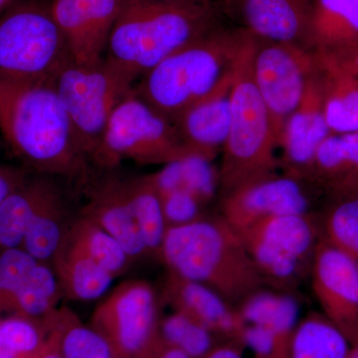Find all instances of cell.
<instances>
[{"label": "cell", "instance_id": "cell-1", "mask_svg": "<svg viewBox=\"0 0 358 358\" xmlns=\"http://www.w3.org/2000/svg\"><path fill=\"white\" fill-rule=\"evenodd\" d=\"M254 37L245 27L220 26L145 73L134 91L174 124L234 73Z\"/></svg>", "mask_w": 358, "mask_h": 358}, {"label": "cell", "instance_id": "cell-2", "mask_svg": "<svg viewBox=\"0 0 358 358\" xmlns=\"http://www.w3.org/2000/svg\"><path fill=\"white\" fill-rule=\"evenodd\" d=\"M222 25L217 6L124 0L105 58L136 80Z\"/></svg>", "mask_w": 358, "mask_h": 358}, {"label": "cell", "instance_id": "cell-3", "mask_svg": "<svg viewBox=\"0 0 358 358\" xmlns=\"http://www.w3.org/2000/svg\"><path fill=\"white\" fill-rule=\"evenodd\" d=\"M160 254L174 274L205 285L233 306L266 288L239 233L222 216L167 228Z\"/></svg>", "mask_w": 358, "mask_h": 358}, {"label": "cell", "instance_id": "cell-4", "mask_svg": "<svg viewBox=\"0 0 358 358\" xmlns=\"http://www.w3.org/2000/svg\"><path fill=\"white\" fill-rule=\"evenodd\" d=\"M0 131L16 154L49 173H74L86 155L52 81L0 79Z\"/></svg>", "mask_w": 358, "mask_h": 358}, {"label": "cell", "instance_id": "cell-5", "mask_svg": "<svg viewBox=\"0 0 358 358\" xmlns=\"http://www.w3.org/2000/svg\"><path fill=\"white\" fill-rule=\"evenodd\" d=\"M256 37L238 61L233 77L229 133L219 171L221 197L252 181L277 173L280 160L270 117L253 76Z\"/></svg>", "mask_w": 358, "mask_h": 358}, {"label": "cell", "instance_id": "cell-6", "mask_svg": "<svg viewBox=\"0 0 358 358\" xmlns=\"http://www.w3.org/2000/svg\"><path fill=\"white\" fill-rule=\"evenodd\" d=\"M237 231L266 287L292 294L310 273L322 238L313 212L273 216Z\"/></svg>", "mask_w": 358, "mask_h": 358}, {"label": "cell", "instance_id": "cell-7", "mask_svg": "<svg viewBox=\"0 0 358 358\" xmlns=\"http://www.w3.org/2000/svg\"><path fill=\"white\" fill-rule=\"evenodd\" d=\"M136 80L103 59L94 65L69 60L52 84L85 155H95L110 115Z\"/></svg>", "mask_w": 358, "mask_h": 358}, {"label": "cell", "instance_id": "cell-8", "mask_svg": "<svg viewBox=\"0 0 358 358\" xmlns=\"http://www.w3.org/2000/svg\"><path fill=\"white\" fill-rule=\"evenodd\" d=\"M69 59L50 8L16 6L0 17V79L21 83L52 81Z\"/></svg>", "mask_w": 358, "mask_h": 358}, {"label": "cell", "instance_id": "cell-9", "mask_svg": "<svg viewBox=\"0 0 358 358\" xmlns=\"http://www.w3.org/2000/svg\"><path fill=\"white\" fill-rule=\"evenodd\" d=\"M192 155L197 154L186 145L176 124L134 88L110 115L94 157L107 164L126 159L164 166Z\"/></svg>", "mask_w": 358, "mask_h": 358}, {"label": "cell", "instance_id": "cell-10", "mask_svg": "<svg viewBox=\"0 0 358 358\" xmlns=\"http://www.w3.org/2000/svg\"><path fill=\"white\" fill-rule=\"evenodd\" d=\"M317 66L315 52L300 45L256 37L253 76L279 147L285 124L299 107Z\"/></svg>", "mask_w": 358, "mask_h": 358}, {"label": "cell", "instance_id": "cell-11", "mask_svg": "<svg viewBox=\"0 0 358 358\" xmlns=\"http://www.w3.org/2000/svg\"><path fill=\"white\" fill-rule=\"evenodd\" d=\"M91 327L108 341L115 358H134L159 334L154 289L143 281L122 282L94 310Z\"/></svg>", "mask_w": 358, "mask_h": 358}, {"label": "cell", "instance_id": "cell-12", "mask_svg": "<svg viewBox=\"0 0 358 358\" xmlns=\"http://www.w3.org/2000/svg\"><path fill=\"white\" fill-rule=\"evenodd\" d=\"M313 188L317 187L305 179L271 174L224 195L221 216L240 230L273 216L312 213Z\"/></svg>", "mask_w": 358, "mask_h": 358}, {"label": "cell", "instance_id": "cell-13", "mask_svg": "<svg viewBox=\"0 0 358 358\" xmlns=\"http://www.w3.org/2000/svg\"><path fill=\"white\" fill-rule=\"evenodd\" d=\"M310 274L324 315L352 341L358 334V263L322 237Z\"/></svg>", "mask_w": 358, "mask_h": 358}, {"label": "cell", "instance_id": "cell-14", "mask_svg": "<svg viewBox=\"0 0 358 358\" xmlns=\"http://www.w3.org/2000/svg\"><path fill=\"white\" fill-rule=\"evenodd\" d=\"M124 0H53L52 17L62 33L71 60L94 65L106 57L110 32Z\"/></svg>", "mask_w": 358, "mask_h": 358}, {"label": "cell", "instance_id": "cell-15", "mask_svg": "<svg viewBox=\"0 0 358 358\" xmlns=\"http://www.w3.org/2000/svg\"><path fill=\"white\" fill-rule=\"evenodd\" d=\"M317 57V56H315ZM324 115L319 65L308 79L303 100L285 124L279 147L284 173L303 179L317 148L331 134Z\"/></svg>", "mask_w": 358, "mask_h": 358}, {"label": "cell", "instance_id": "cell-16", "mask_svg": "<svg viewBox=\"0 0 358 358\" xmlns=\"http://www.w3.org/2000/svg\"><path fill=\"white\" fill-rule=\"evenodd\" d=\"M167 301L212 334L244 348L245 322L236 308L214 289L169 271L164 282Z\"/></svg>", "mask_w": 358, "mask_h": 358}, {"label": "cell", "instance_id": "cell-17", "mask_svg": "<svg viewBox=\"0 0 358 358\" xmlns=\"http://www.w3.org/2000/svg\"><path fill=\"white\" fill-rule=\"evenodd\" d=\"M233 77L234 73L174 122L186 145L211 160L222 152L229 133Z\"/></svg>", "mask_w": 358, "mask_h": 358}, {"label": "cell", "instance_id": "cell-18", "mask_svg": "<svg viewBox=\"0 0 358 358\" xmlns=\"http://www.w3.org/2000/svg\"><path fill=\"white\" fill-rule=\"evenodd\" d=\"M315 0H241L244 27L259 39L306 48Z\"/></svg>", "mask_w": 358, "mask_h": 358}, {"label": "cell", "instance_id": "cell-19", "mask_svg": "<svg viewBox=\"0 0 358 358\" xmlns=\"http://www.w3.org/2000/svg\"><path fill=\"white\" fill-rule=\"evenodd\" d=\"M306 48L341 59L358 58V0H315Z\"/></svg>", "mask_w": 358, "mask_h": 358}, {"label": "cell", "instance_id": "cell-20", "mask_svg": "<svg viewBox=\"0 0 358 358\" xmlns=\"http://www.w3.org/2000/svg\"><path fill=\"white\" fill-rule=\"evenodd\" d=\"M315 54L329 131L331 134L358 131V58L341 59L317 52Z\"/></svg>", "mask_w": 358, "mask_h": 358}, {"label": "cell", "instance_id": "cell-21", "mask_svg": "<svg viewBox=\"0 0 358 358\" xmlns=\"http://www.w3.org/2000/svg\"><path fill=\"white\" fill-rule=\"evenodd\" d=\"M358 176V131L331 134L320 143L303 179L341 194Z\"/></svg>", "mask_w": 358, "mask_h": 358}, {"label": "cell", "instance_id": "cell-22", "mask_svg": "<svg viewBox=\"0 0 358 358\" xmlns=\"http://www.w3.org/2000/svg\"><path fill=\"white\" fill-rule=\"evenodd\" d=\"M86 217L107 231L129 257L140 256L148 251L124 185L103 187L94 196Z\"/></svg>", "mask_w": 358, "mask_h": 358}, {"label": "cell", "instance_id": "cell-23", "mask_svg": "<svg viewBox=\"0 0 358 358\" xmlns=\"http://www.w3.org/2000/svg\"><path fill=\"white\" fill-rule=\"evenodd\" d=\"M245 324L267 329L282 341L291 343L298 326L300 306L294 294L262 288L238 305Z\"/></svg>", "mask_w": 358, "mask_h": 358}, {"label": "cell", "instance_id": "cell-24", "mask_svg": "<svg viewBox=\"0 0 358 358\" xmlns=\"http://www.w3.org/2000/svg\"><path fill=\"white\" fill-rule=\"evenodd\" d=\"M54 257L59 281L72 298L95 300L110 288L114 275L66 240Z\"/></svg>", "mask_w": 358, "mask_h": 358}, {"label": "cell", "instance_id": "cell-25", "mask_svg": "<svg viewBox=\"0 0 358 358\" xmlns=\"http://www.w3.org/2000/svg\"><path fill=\"white\" fill-rule=\"evenodd\" d=\"M350 343L324 313L299 322L289 343V358H346Z\"/></svg>", "mask_w": 358, "mask_h": 358}, {"label": "cell", "instance_id": "cell-26", "mask_svg": "<svg viewBox=\"0 0 358 358\" xmlns=\"http://www.w3.org/2000/svg\"><path fill=\"white\" fill-rule=\"evenodd\" d=\"M53 188L38 181L6 197L0 205V245L9 249L22 243L35 212Z\"/></svg>", "mask_w": 358, "mask_h": 358}, {"label": "cell", "instance_id": "cell-27", "mask_svg": "<svg viewBox=\"0 0 358 358\" xmlns=\"http://www.w3.org/2000/svg\"><path fill=\"white\" fill-rule=\"evenodd\" d=\"M61 214L62 204L54 187L35 212L23 239L26 252L36 260L55 256L60 248L63 241Z\"/></svg>", "mask_w": 358, "mask_h": 358}, {"label": "cell", "instance_id": "cell-28", "mask_svg": "<svg viewBox=\"0 0 358 358\" xmlns=\"http://www.w3.org/2000/svg\"><path fill=\"white\" fill-rule=\"evenodd\" d=\"M113 275L126 267L129 256L117 240L91 219L78 221L66 239Z\"/></svg>", "mask_w": 358, "mask_h": 358}, {"label": "cell", "instance_id": "cell-29", "mask_svg": "<svg viewBox=\"0 0 358 358\" xmlns=\"http://www.w3.org/2000/svg\"><path fill=\"white\" fill-rule=\"evenodd\" d=\"M124 188L147 250L160 253L167 224L159 195L145 178L124 185Z\"/></svg>", "mask_w": 358, "mask_h": 358}, {"label": "cell", "instance_id": "cell-30", "mask_svg": "<svg viewBox=\"0 0 358 358\" xmlns=\"http://www.w3.org/2000/svg\"><path fill=\"white\" fill-rule=\"evenodd\" d=\"M159 331L167 345L180 350L189 358H204L216 345L215 334L178 310L159 322Z\"/></svg>", "mask_w": 358, "mask_h": 358}, {"label": "cell", "instance_id": "cell-31", "mask_svg": "<svg viewBox=\"0 0 358 358\" xmlns=\"http://www.w3.org/2000/svg\"><path fill=\"white\" fill-rule=\"evenodd\" d=\"M60 331L63 358H115L108 341L91 327L84 326L70 313L53 315Z\"/></svg>", "mask_w": 358, "mask_h": 358}, {"label": "cell", "instance_id": "cell-32", "mask_svg": "<svg viewBox=\"0 0 358 358\" xmlns=\"http://www.w3.org/2000/svg\"><path fill=\"white\" fill-rule=\"evenodd\" d=\"M322 224V237L358 263V196L341 195Z\"/></svg>", "mask_w": 358, "mask_h": 358}, {"label": "cell", "instance_id": "cell-33", "mask_svg": "<svg viewBox=\"0 0 358 358\" xmlns=\"http://www.w3.org/2000/svg\"><path fill=\"white\" fill-rule=\"evenodd\" d=\"M57 294L55 275L48 268L37 265L15 292L11 303L25 315L37 317L53 310Z\"/></svg>", "mask_w": 358, "mask_h": 358}, {"label": "cell", "instance_id": "cell-34", "mask_svg": "<svg viewBox=\"0 0 358 358\" xmlns=\"http://www.w3.org/2000/svg\"><path fill=\"white\" fill-rule=\"evenodd\" d=\"M47 336L30 320L13 317L0 322V358H32Z\"/></svg>", "mask_w": 358, "mask_h": 358}, {"label": "cell", "instance_id": "cell-35", "mask_svg": "<svg viewBox=\"0 0 358 358\" xmlns=\"http://www.w3.org/2000/svg\"><path fill=\"white\" fill-rule=\"evenodd\" d=\"M183 189L207 204L219 190V171L212 166V160L199 155L179 159Z\"/></svg>", "mask_w": 358, "mask_h": 358}, {"label": "cell", "instance_id": "cell-36", "mask_svg": "<svg viewBox=\"0 0 358 358\" xmlns=\"http://www.w3.org/2000/svg\"><path fill=\"white\" fill-rule=\"evenodd\" d=\"M36 259L17 248L7 249L0 257V294L10 301L15 292L37 267Z\"/></svg>", "mask_w": 358, "mask_h": 358}, {"label": "cell", "instance_id": "cell-37", "mask_svg": "<svg viewBox=\"0 0 358 358\" xmlns=\"http://www.w3.org/2000/svg\"><path fill=\"white\" fill-rule=\"evenodd\" d=\"M167 228L185 225L202 218L203 203L192 192L178 189L160 197Z\"/></svg>", "mask_w": 358, "mask_h": 358}, {"label": "cell", "instance_id": "cell-38", "mask_svg": "<svg viewBox=\"0 0 358 358\" xmlns=\"http://www.w3.org/2000/svg\"><path fill=\"white\" fill-rule=\"evenodd\" d=\"M134 358H189L180 350L167 345L159 334Z\"/></svg>", "mask_w": 358, "mask_h": 358}, {"label": "cell", "instance_id": "cell-39", "mask_svg": "<svg viewBox=\"0 0 358 358\" xmlns=\"http://www.w3.org/2000/svg\"><path fill=\"white\" fill-rule=\"evenodd\" d=\"M32 358H63L60 346V331L55 320H52L51 331L44 345Z\"/></svg>", "mask_w": 358, "mask_h": 358}, {"label": "cell", "instance_id": "cell-40", "mask_svg": "<svg viewBox=\"0 0 358 358\" xmlns=\"http://www.w3.org/2000/svg\"><path fill=\"white\" fill-rule=\"evenodd\" d=\"M243 346L233 341H223L216 345L204 358H243Z\"/></svg>", "mask_w": 358, "mask_h": 358}, {"label": "cell", "instance_id": "cell-41", "mask_svg": "<svg viewBox=\"0 0 358 358\" xmlns=\"http://www.w3.org/2000/svg\"><path fill=\"white\" fill-rule=\"evenodd\" d=\"M154 1L166 2V3L182 4H208L223 8H233L239 6L241 0H154Z\"/></svg>", "mask_w": 358, "mask_h": 358}, {"label": "cell", "instance_id": "cell-42", "mask_svg": "<svg viewBox=\"0 0 358 358\" xmlns=\"http://www.w3.org/2000/svg\"><path fill=\"white\" fill-rule=\"evenodd\" d=\"M17 188V179L13 174L0 171V205Z\"/></svg>", "mask_w": 358, "mask_h": 358}, {"label": "cell", "instance_id": "cell-43", "mask_svg": "<svg viewBox=\"0 0 358 358\" xmlns=\"http://www.w3.org/2000/svg\"><path fill=\"white\" fill-rule=\"evenodd\" d=\"M350 348L346 358H358V334L350 341Z\"/></svg>", "mask_w": 358, "mask_h": 358}, {"label": "cell", "instance_id": "cell-44", "mask_svg": "<svg viewBox=\"0 0 358 358\" xmlns=\"http://www.w3.org/2000/svg\"><path fill=\"white\" fill-rule=\"evenodd\" d=\"M341 195H355V196H358V176Z\"/></svg>", "mask_w": 358, "mask_h": 358}, {"label": "cell", "instance_id": "cell-45", "mask_svg": "<svg viewBox=\"0 0 358 358\" xmlns=\"http://www.w3.org/2000/svg\"><path fill=\"white\" fill-rule=\"evenodd\" d=\"M11 1H13V0H0V10L6 8L7 6H9Z\"/></svg>", "mask_w": 358, "mask_h": 358}]
</instances>
